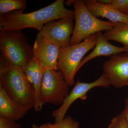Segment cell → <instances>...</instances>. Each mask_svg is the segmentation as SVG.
<instances>
[{
	"label": "cell",
	"instance_id": "7402d4cb",
	"mask_svg": "<svg viewBox=\"0 0 128 128\" xmlns=\"http://www.w3.org/2000/svg\"><path fill=\"white\" fill-rule=\"evenodd\" d=\"M58 124L48 123L44 124L40 126V128H58Z\"/></svg>",
	"mask_w": 128,
	"mask_h": 128
},
{
	"label": "cell",
	"instance_id": "3957f363",
	"mask_svg": "<svg viewBox=\"0 0 128 128\" xmlns=\"http://www.w3.org/2000/svg\"><path fill=\"white\" fill-rule=\"evenodd\" d=\"M67 5H73L75 24L72 36L70 46L78 44L90 36L104 30H110L114 23L98 19L90 12L82 0H68Z\"/></svg>",
	"mask_w": 128,
	"mask_h": 128
},
{
	"label": "cell",
	"instance_id": "9a60e30c",
	"mask_svg": "<svg viewBox=\"0 0 128 128\" xmlns=\"http://www.w3.org/2000/svg\"><path fill=\"white\" fill-rule=\"evenodd\" d=\"M104 36L108 41L114 40L122 44L128 50V24L117 22L112 29L105 32Z\"/></svg>",
	"mask_w": 128,
	"mask_h": 128
},
{
	"label": "cell",
	"instance_id": "30bf717a",
	"mask_svg": "<svg viewBox=\"0 0 128 128\" xmlns=\"http://www.w3.org/2000/svg\"><path fill=\"white\" fill-rule=\"evenodd\" d=\"M33 50L34 56L39 60L45 68L57 70L59 48L44 39L38 32Z\"/></svg>",
	"mask_w": 128,
	"mask_h": 128
},
{
	"label": "cell",
	"instance_id": "603a6c76",
	"mask_svg": "<svg viewBox=\"0 0 128 128\" xmlns=\"http://www.w3.org/2000/svg\"><path fill=\"white\" fill-rule=\"evenodd\" d=\"M32 128H40V126H37L36 124H34L33 125H32Z\"/></svg>",
	"mask_w": 128,
	"mask_h": 128
},
{
	"label": "cell",
	"instance_id": "5b68a950",
	"mask_svg": "<svg viewBox=\"0 0 128 128\" xmlns=\"http://www.w3.org/2000/svg\"><path fill=\"white\" fill-rule=\"evenodd\" d=\"M96 34H92L78 44L60 48L57 70L70 86L75 84V76L85 54L96 44Z\"/></svg>",
	"mask_w": 128,
	"mask_h": 128
},
{
	"label": "cell",
	"instance_id": "4fadbf2b",
	"mask_svg": "<svg viewBox=\"0 0 128 128\" xmlns=\"http://www.w3.org/2000/svg\"><path fill=\"white\" fill-rule=\"evenodd\" d=\"M28 110L10 97L0 86V117L16 121L23 118Z\"/></svg>",
	"mask_w": 128,
	"mask_h": 128
},
{
	"label": "cell",
	"instance_id": "7c38bea8",
	"mask_svg": "<svg viewBox=\"0 0 128 128\" xmlns=\"http://www.w3.org/2000/svg\"><path fill=\"white\" fill-rule=\"evenodd\" d=\"M83 1L90 12L96 17L105 18L114 23L128 24V14L122 13L112 5L102 4L96 0Z\"/></svg>",
	"mask_w": 128,
	"mask_h": 128
},
{
	"label": "cell",
	"instance_id": "7a4b0ae2",
	"mask_svg": "<svg viewBox=\"0 0 128 128\" xmlns=\"http://www.w3.org/2000/svg\"><path fill=\"white\" fill-rule=\"evenodd\" d=\"M0 86L10 97L28 111L34 107V90L24 69L0 56Z\"/></svg>",
	"mask_w": 128,
	"mask_h": 128
},
{
	"label": "cell",
	"instance_id": "ffe728a7",
	"mask_svg": "<svg viewBox=\"0 0 128 128\" xmlns=\"http://www.w3.org/2000/svg\"><path fill=\"white\" fill-rule=\"evenodd\" d=\"M21 125L16 121L0 117V128H20Z\"/></svg>",
	"mask_w": 128,
	"mask_h": 128
},
{
	"label": "cell",
	"instance_id": "52a82bcc",
	"mask_svg": "<svg viewBox=\"0 0 128 128\" xmlns=\"http://www.w3.org/2000/svg\"><path fill=\"white\" fill-rule=\"evenodd\" d=\"M110 85L108 80L103 73L97 80L90 83L80 82L78 80L60 107L52 112L55 123H60L64 118L68 109L75 101L79 98L83 100L86 99V94L90 90L99 86L108 87Z\"/></svg>",
	"mask_w": 128,
	"mask_h": 128
},
{
	"label": "cell",
	"instance_id": "d6986e66",
	"mask_svg": "<svg viewBox=\"0 0 128 128\" xmlns=\"http://www.w3.org/2000/svg\"><path fill=\"white\" fill-rule=\"evenodd\" d=\"M110 4L122 13L128 14V0H111Z\"/></svg>",
	"mask_w": 128,
	"mask_h": 128
},
{
	"label": "cell",
	"instance_id": "e0dca14e",
	"mask_svg": "<svg viewBox=\"0 0 128 128\" xmlns=\"http://www.w3.org/2000/svg\"><path fill=\"white\" fill-rule=\"evenodd\" d=\"M108 128H128V125L126 119L120 114L112 118Z\"/></svg>",
	"mask_w": 128,
	"mask_h": 128
},
{
	"label": "cell",
	"instance_id": "8992f818",
	"mask_svg": "<svg viewBox=\"0 0 128 128\" xmlns=\"http://www.w3.org/2000/svg\"><path fill=\"white\" fill-rule=\"evenodd\" d=\"M70 86L60 72L46 69L41 86L42 102L44 104L62 105L70 92Z\"/></svg>",
	"mask_w": 128,
	"mask_h": 128
},
{
	"label": "cell",
	"instance_id": "6da1fadb",
	"mask_svg": "<svg viewBox=\"0 0 128 128\" xmlns=\"http://www.w3.org/2000/svg\"><path fill=\"white\" fill-rule=\"evenodd\" d=\"M64 2V0H56L46 7L32 12L16 11L0 15V31L33 28L39 32L45 24L50 21L65 18L74 19V11L66 9Z\"/></svg>",
	"mask_w": 128,
	"mask_h": 128
},
{
	"label": "cell",
	"instance_id": "9c48e42d",
	"mask_svg": "<svg viewBox=\"0 0 128 128\" xmlns=\"http://www.w3.org/2000/svg\"><path fill=\"white\" fill-rule=\"evenodd\" d=\"M103 68L110 85L118 88L128 86V53L113 56Z\"/></svg>",
	"mask_w": 128,
	"mask_h": 128
},
{
	"label": "cell",
	"instance_id": "ac0fdd59",
	"mask_svg": "<svg viewBox=\"0 0 128 128\" xmlns=\"http://www.w3.org/2000/svg\"><path fill=\"white\" fill-rule=\"evenodd\" d=\"M58 124V128H80L79 123L70 116H67Z\"/></svg>",
	"mask_w": 128,
	"mask_h": 128
},
{
	"label": "cell",
	"instance_id": "44dd1931",
	"mask_svg": "<svg viewBox=\"0 0 128 128\" xmlns=\"http://www.w3.org/2000/svg\"><path fill=\"white\" fill-rule=\"evenodd\" d=\"M121 114L123 116L124 118L126 119L128 125V98H127L126 101L125 108H124V109L123 112H121Z\"/></svg>",
	"mask_w": 128,
	"mask_h": 128
},
{
	"label": "cell",
	"instance_id": "8fae6325",
	"mask_svg": "<svg viewBox=\"0 0 128 128\" xmlns=\"http://www.w3.org/2000/svg\"><path fill=\"white\" fill-rule=\"evenodd\" d=\"M46 68L37 57L34 56L24 69L28 80L32 85L34 90V108L36 112L41 111L44 104L41 99V88Z\"/></svg>",
	"mask_w": 128,
	"mask_h": 128
},
{
	"label": "cell",
	"instance_id": "5bb4252c",
	"mask_svg": "<svg viewBox=\"0 0 128 128\" xmlns=\"http://www.w3.org/2000/svg\"><path fill=\"white\" fill-rule=\"evenodd\" d=\"M96 34L97 42L96 47L91 53L82 60L78 66V71L86 63L96 57L100 56H110L123 52L128 53V50L124 47H118L110 44L101 32L97 33Z\"/></svg>",
	"mask_w": 128,
	"mask_h": 128
},
{
	"label": "cell",
	"instance_id": "ba28073f",
	"mask_svg": "<svg viewBox=\"0 0 128 128\" xmlns=\"http://www.w3.org/2000/svg\"><path fill=\"white\" fill-rule=\"evenodd\" d=\"M73 18H65L49 22L38 32L44 39L58 48L70 46L74 26Z\"/></svg>",
	"mask_w": 128,
	"mask_h": 128
},
{
	"label": "cell",
	"instance_id": "277c9868",
	"mask_svg": "<svg viewBox=\"0 0 128 128\" xmlns=\"http://www.w3.org/2000/svg\"><path fill=\"white\" fill-rule=\"evenodd\" d=\"M0 50L9 63L24 69L34 57L33 47L21 30L0 31Z\"/></svg>",
	"mask_w": 128,
	"mask_h": 128
},
{
	"label": "cell",
	"instance_id": "2e32d148",
	"mask_svg": "<svg viewBox=\"0 0 128 128\" xmlns=\"http://www.w3.org/2000/svg\"><path fill=\"white\" fill-rule=\"evenodd\" d=\"M27 6L26 0H0V15L16 11H23Z\"/></svg>",
	"mask_w": 128,
	"mask_h": 128
}]
</instances>
